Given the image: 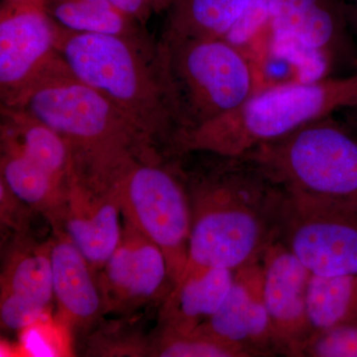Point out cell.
Instances as JSON below:
<instances>
[{"label":"cell","instance_id":"cell-20","mask_svg":"<svg viewBox=\"0 0 357 357\" xmlns=\"http://www.w3.org/2000/svg\"><path fill=\"white\" fill-rule=\"evenodd\" d=\"M251 0H174L165 34L225 38Z\"/></svg>","mask_w":357,"mask_h":357},{"label":"cell","instance_id":"cell-30","mask_svg":"<svg viewBox=\"0 0 357 357\" xmlns=\"http://www.w3.org/2000/svg\"><path fill=\"white\" fill-rule=\"evenodd\" d=\"M7 1H32L38 2V3L44 4L45 0H7Z\"/></svg>","mask_w":357,"mask_h":357},{"label":"cell","instance_id":"cell-6","mask_svg":"<svg viewBox=\"0 0 357 357\" xmlns=\"http://www.w3.org/2000/svg\"><path fill=\"white\" fill-rule=\"evenodd\" d=\"M158 57L177 119V136L229 114L261 89L255 59L225 38L164 33Z\"/></svg>","mask_w":357,"mask_h":357},{"label":"cell","instance_id":"cell-2","mask_svg":"<svg viewBox=\"0 0 357 357\" xmlns=\"http://www.w3.org/2000/svg\"><path fill=\"white\" fill-rule=\"evenodd\" d=\"M57 131L70 148L75 176L110 185L157 147L102 93L73 76L62 58L31 84L13 107Z\"/></svg>","mask_w":357,"mask_h":357},{"label":"cell","instance_id":"cell-28","mask_svg":"<svg viewBox=\"0 0 357 357\" xmlns=\"http://www.w3.org/2000/svg\"><path fill=\"white\" fill-rule=\"evenodd\" d=\"M349 23L357 32V0H352L351 6H347Z\"/></svg>","mask_w":357,"mask_h":357},{"label":"cell","instance_id":"cell-13","mask_svg":"<svg viewBox=\"0 0 357 357\" xmlns=\"http://www.w3.org/2000/svg\"><path fill=\"white\" fill-rule=\"evenodd\" d=\"M98 273L105 312L146 304L172 285L163 251L126 220L119 248Z\"/></svg>","mask_w":357,"mask_h":357},{"label":"cell","instance_id":"cell-9","mask_svg":"<svg viewBox=\"0 0 357 357\" xmlns=\"http://www.w3.org/2000/svg\"><path fill=\"white\" fill-rule=\"evenodd\" d=\"M60 26L44 4L1 0L0 100L13 107L36 79L60 59Z\"/></svg>","mask_w":357,"mask_h":357},{"label":"cell","instance_id":"cell-23","mask_svg":"<svg viewBox=\"0 0 357 357\" xmlns=\"http://www.w3.org/2000/svg\"><path fill=\"white\" fill-rule=\"evenodd\" d=\"M162 357H251L245 349L203 331L180 333L164 330L155 351Z\"/></svg>","mask_w":357,"mask_h":357},{"label":"cell","instance_id":"cell-16","mask_svg":"<svg viewBox=\"0 0 357 357\" xmlns=\"http://www.w3.org/2000/svg\"><path fill=\"white\" fill-rule=\"evenodd\" d=\"M236 270L199 268L185 272L169 292L164 330L194 332L218 311L229 295Z\"/></svg>","mask_w":357,"mask_h":357},{"label":"cell","instance_id":"cell-24","mask_svg":"<svg viewBox=\"0 0 357 357\" xmlns=\"http://www.w3.org/2000/svg\"><path fill=\"white\" fill-rule=\"evenodd\" d=\"M304 357H357V321L316 333Z\"/></svg>","mask_w":357,"mask_h":357},{"label":"cell","instance_id":"cell-12","mask_svg":"<svg viewBox=\"0 0 357 357\" xmlns=\"http://www.w3.org/2000/svg\"><path fill=\"white\" fill-rule=\"evenodd\" d=\"M121 202L112 185H95L74 175L54 220L98 273L123 236Z\"/></svg>","mask_w":357,"mask_h":357},{"label":"cell","instance_id":"cell-29","mask_svg":"<svg viewBox=\"0 0 357 357\" xmlns=\"http://www.w3.org/2000/svg\"><path fill=\"white\" fill-rule=\"evenodd\" d=\"M352 121L354 122V124H357V107H354V109H351Z\"/></svg>","mask_w":357,"mask_h":357},{"label":"cell","instance_id":"cell-22","mask_svg":"<svg viewBox=\"0 0 357 357\" xmlns=\"http://www.w3.org/2000/svg\"><path fill=\"white\" fill-rule=\"evenodd\" d=\"M1 294L49 310L54 300L50 243L18 251L4 270Z\"/></svg>","mask_w":357,"mask_h":357},{"label":"cell","instance_id":"cell-31","mask_svg":"<svg viewBox=\"0 0 357 357\" xmlns=\"http://www.w3.org/2000/svg\"><path fill=\"white\" fill-rule=\"evenodd\" d=\"M356 126V132H357V124H354Z\"/></svg>","mask_w":357,"mask_h":357},{"label":"cell","instance_id":"cell-10","mask_svg":"<svg viewBox=\"0 0 357 357\" xmlns=\"http://www.w3.org/2000/svg\"><path fill=\"white\" fill-rule=\"evenodd\" d=\"M280 241L312 275L357 274V211L288 198Z\"/></svg>","mask_w":357,"mask_h":357},{"label":"cell","instance_id":"cell-4","mask_svg":"<svg viewBox=\"0 0 357 357\" xmlns=\"http://www.w3.org/2000/svg\"><path fill=\"white\" fill-rule=\"evenodd\" d=\"M357 107V74L258 89L241 107L178 134L171 154L241 157L338 110Z\"/></svg>","mask_w":357,"mask_h":357},{"label":"cell","instance_id":"cell-1","mask_svg":"<svg viewBox=\"0 0 357 357\" xmlns=\"http://www.w3.org/2000/svg\"><path fill=\"white\" fill-rule=\"evenodd\" d=\"M206 154L197 168L182 167L192 211L185 272L260 261L280 241L287 195L243 157Z\"/></svg>","mask_w":357,"mask_h":357},{"label":"cell","instance_id":"cell-5","mask_svg":"<svg viewBox=\"0 0 357 357\" xmlns=\"http://www.w3.org/2000/svg\"><path fill=\"white\" fill-rule=\"evenodd\" d=\"M241 157L295 203L357 211V132L332 115Z\"/></svg>","mask_w":357,"mask_h":357},{"label":"cell","instance_id":"cell-26","mask_svg":"<svg viewBox=\"0 0 357 357\" xmlns=\"http://www.w3.org/2000/svg\"><path fill=\"white\" fill-rule=\"evenodd\" d=\"M49 310L18 299L7 294H1L0 319L7 330L23 332L48 318Z\"/></svg>","mask_w":357,"mask_h":357},{"label":"cell","instance_id":"cell-14","mask_svg":"<svg viewBox=\"0 0 357 357\" xmlns=\"http://www.w3.org/2000/svg\"><path fill=\"white\" fill-rule=\"evenodd\" d=\"M262 260L238 268L218 311L197 330L243 347L251 357L277 356L263 292Z\"/></svg>","mask_w":357,"mask_h":357},{"label":"cell","instance_id":"cell-11","mask_svg":"<svg viewBox=\"0 0 357 357\" xmlns=\"http://www.w3.org/2000/svg\"><path fill=\"white\" fill-rule=\"evenodd\" d=\"M263 292L278 356L304 357L314 331L307 310L312 273L280 241L262 258Z\"/></svg>","mask_w":357,"mask_h":357},{"label":"cell","instance_id":"cell-27","mask_svg":"<svg viewBox=\"0 0 357 357\" xmlns=\"http://www.w3.org/2000/svg\"><path fill=\"white\" fill-rule=\"evenodd\" d=\"M121 13L146 27L150 18L156 14L168 13L174 0H110Z\"/></svg>","mask_w":357,"mask_h":357},{"label":"cell","instance_id":"cell-8","mask_svg":"<svg viewBox=\"0 0 357 357\" xmlns=\"http://www.w3.org/2000/svg\"><path fill=\"white\" fill-rule=\"evenodd\" d=\"M349 25L347 6L342 0H271L270 4V40L311 69L332 72L347 63L357 70Z\"/></svg>","mask_w":357,"mask_h":357},{"label":"cell","instance_id":"cell-18","mask_svg":"<svg viewBox=\"0 0 357 357\" xmlns=\"http://www.w3.org/2000/svg\"><path fill=\"white\" fill-rule=\"evenodd\" d=\"M44 7L59 26L70 31L153 43L146 27L121 13L110 0H45Z\"/></svg>","mask_w":357,"mask_h":357},{"label":"cell","instance_id":"cell-25","mask_svg":"<svg viewBox=\"0 0 357 357\" xmlns=\"http://www.w3.org/2000/svg\"><path fill=\"white\" fill-rule=\"evenodd\" d=\"M271 0H251L225 39L236 46L243 48L269 24Z\"/></svg>","mask_w":357,"mask_h":357},{"label":"cell","instance_id":"cell-19","mask_svg":"<svg viewBox=\"0 0 357 357\" xmlns=\"http://www.w3.org/2000/svg\"><path fill=\"white\" fill-rule=\"evenodd\" d=\"M1 182L20 201L35 210L56 215L65 198L68 185L21 153L17 148L1 140Z\"/></svg>","mask_w":357,"mask_h":357},{"label":"cell","instance_id":"cell-15","mask_svg":"<svg viewBox=\"0 0 357 357\" xmlns=\"http://www.w3.org/2000/svg\"><path fill=\"white\" fill-rule=\"evenodd\" d=\"M54 300L70 326H86L105 312L98 274L60 229L50 243Z\"/></svg>","mask_w":357,"mask_h":357},{"label":"cell","instance_id":"cell-17","mask_svg":"<svg viewBox=\"0 0 357 357\" xmlns=\"http://www.w3.org/2000/svg\"><path fill=\"white\" fill-rule=\"evenodd\" d=\"M1 140L17 148L62 184H69L74 177V160L67 141L22 110L1 107Z\"/></svg>","mask_w":357,"mask_h":357},{"label":"cell","instance_id":"cell-21","mask_svg":"<svg viewBox=\"0 0 357 357\" xmlns=\"http://www.w3.org/2000/svg\"><path fill=\"white\" fill-rule=\"evenodd\" d=\"M307 310L314 335L356 321L357 274L333 277L312 275Z\"/></svg>","mask_w":357,"mask_h":357},{"label":"cell","instance_id":"cell-3","mask_svg":"<svg viewBox=\"0 0 357 357\" xmlns=\"http://www.w3.org/2000/svg\"><path fill=\"white\" fill-rule=\"evenodd\" d=\"M58 52L73 76L102 93L141 132L169 154L177 119L158 57V43L60 26Z\"/></svg>","mask_w":357,"mask_h":357},{"label":"cell","instance_id":"cell-7","mask_svg":"<svg viewBox=\"0 0 357 357\" xmlns=\"http://www.w3.org/2000/svg\"><path fill=\"white\" fill-rule=\"evenodd\" d=\"M112 185L123 220L165 255L173 288L187 267L192 225L182 167L166 165L161 155L138 159Z\"/></svg>","mask_w":357,"mask_h":357}]
</instances>
